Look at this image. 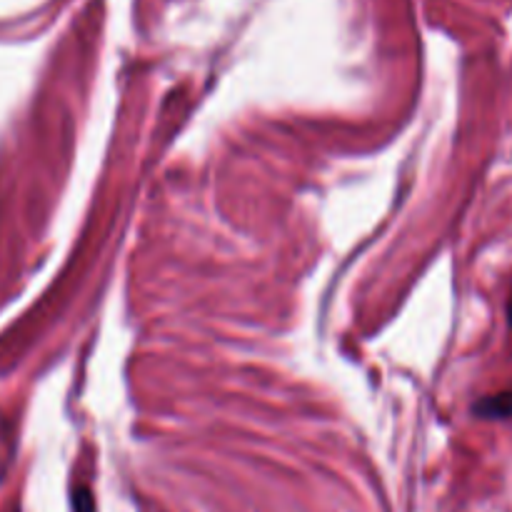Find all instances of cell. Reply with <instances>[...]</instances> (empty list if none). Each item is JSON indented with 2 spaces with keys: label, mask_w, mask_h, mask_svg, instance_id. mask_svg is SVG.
<instances>
[{
  "label": "cell",
  "mask_w": 512,
  "mask_h": 512,
  "mask_svg": "<svg viewBox=\"0 0 512 512\" xmlns=\"http://www.w3.org/2000/svg\"><path fill=\"white\" fill-rule=\"evenodd\" d=\"M475 413H478L480 418H488V420L512 418V390L510 393H498L480 400V403L475 405Z\"/></svg>",
  "instance_id": "1"
}]
</instances>
